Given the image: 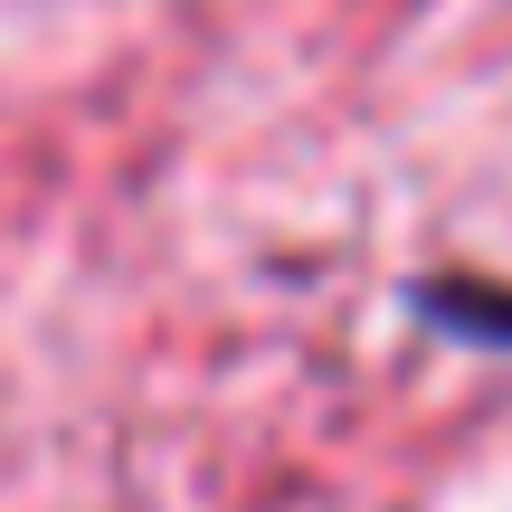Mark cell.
Masks as SVG:
<instances>
[{"mask_svg":"<svg viewBox=\"0 0 512 512\" xmlns=\"http://www.w3.org/2000/svg\"><path fill=\"white\" fill-rule=\"evenodd\" d=\"M437 342L456 351H512V275H475V266H446V275H418L399 294Z\"/></svg>","mask_w":512,"mask_h":512,"instance_id":"cell-1","label":"cell"}]
</instances>
